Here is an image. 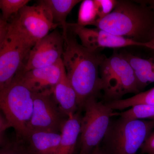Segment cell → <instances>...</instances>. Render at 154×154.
Segmentation results:
<instances>
[{
	"label": "cell",
	"mask_w": 154,
	"mask_h": 154,
	"mask_svg": "<svg viewBox=\"0 0 154 154\" xmlns=\"http://www.w3.org/2000/svg\"><path fill=\"white\" fill-rule=\"evenodd\" d=\"M0 107L5 118L16 132L17 140L25 141L33 108V93L15 76L0 90Z\"/></svg>",
	"instance_id": "5b68a950"
},
{
	"label": "cell",
	"mask_w": 154,
	"mask_h": 154,
	"mask_svg": "<svg viewBox=\"0 0 154 154\" xmlns=\"http://www.w3.org/2000/svg\"><path fill=\"white\" fill-rule=\"evenodd\" d=\"M147 43L154 44V26L152 30L151 33L150 35L149 41Z\"/></svg>",
	"instance_id": "4316f807"
},
{
	"label": "cell",
	"mask_w": 154,
	"mask_h": 154,
	"mask_svg": "<svg viewBox=\"0 0 154 154\" xmlns=\"http://www.w3.org/2000/svg\"><path fill=\"white\" fill-rule=\"evenodd\" d=\"M83 109L79 154H91L102 143L115 113L106 103L98 101L97 97L88 99Z\"/></svg>",
	"instance_id": "52a82bcc"
},
{
	"label": "cell",
	"mask_w": 154,
	"mask_h": 154,
	"mask_svg": "<svg viewBox=\"0 0 154 154\" xmlns=\"http://www.w3.org/2000/svg\"><path fill=\"white\" fill-rule=\"evenodd\" d=\"M94 26L116 36L147 43L154 26V13L140 1H117L112 12Z\"/></svg>",
	"instance_id": "7a4b0ae2"
},
{
	"label": "cell",
	"mask_w": 154,
	"mask_h": 154,
	"mask_svg": "<svg viewBox=\"0 0 154 154\" xmlns=\"http://www.w3.org/2000/svg\"><path fill=\"white\" fill-rule=\"evenodd\" d=\"M63 68L61 59L50 66L18 72L15 76L31 92L39 93L52 90L60 79Z\"/></svg>",
	"instance_id": "7c38bea8"
},
{
	"label": "cell",
	"mask_w": 154,
	"mask_h": 154,
	"mask_svg": "<svg viewBox=\"0 0 154 154\" xmlns=\"http://www.w3.org/2000/svg\"><path fill=\"white\" fill-rule=\"evenodd\" d=\"M54 98L63 113L69 117L79 111L76 94L63 66L59 81L52 88Z\"/></svg>",
	"instance_id": "5bb4252c"
},
{
	"label": "cell",
	"mask_w": 154,
	"mask_h": 154,
	"mask_svg": "<svg viewBox=\"0 0 154 154\" xmlns=\"http://www.w3.org/2000/svg\"><path fill=\"white\" fill-rule=\"evenodd\" d=\"M91 154H107L102 149L101 146H99L96 148Z\"/></svg>",
	"instance_id": "484cf974"
},
{
	"label": "cell",
	"mask_w": 154,
	"mask_h": 154,
	"mask_svg": "<svg viewBox=\"0 0 154 154\" xmlns=\"http://www.w3.org/2000/svg\"><path fill=\"white\" fill-rule=\"evenodd\" d=\"M99 72L106 102L121 100L126 94L140 93L134 70L124 54L115 51L106 57Z\"/></svg>",
	"instance_id": "8992f818"
},
{
	"label": "cell",
	"mask_w": 154,
	"mask_h": 154,
	"mask_svg": "<svg viewBox=\"0 0 154 154\" xmlns=\"http://www.w3.org/2000/svg\"><path fill=\"white\" fill-rule=\"evenodd\" d=\"M124 54L134 70L140 91L154 82V59H146L129 53Z\"/></svg>",
	"instance_id": "e0dca14e"
},
{
	"label": "cell",
	"mask_w": 154,
	"mask_h": 154,
	"mask_svg": "<svg viewBox=\"0 0 154 154\" xmlns=\"http://www.w3.org/2000/svg\"><path fill=\"white\" fill-rule=\"evenodd\" d=\"M80 0H42L38 2L43 4L49 11L53 22L60 25L63 29V35L68 33L66 20L68 15Z\"/></svg>",
	"instance_id": "2e32d148"
},
{
	"label": "cell",
	"mask_w": 154,
	"mask_h": 154,
	"mask_svg": "<svg viewBox=\"0 0 154 154\" xmlns=\"http://www.w3.org/2000/svg\"><path fill=\"white\" fill-rule=\"evenodd\" d=\"M64 43L63 34L54 29L36 42L19 72H26L56 63L62 57Z\"/></svg>",
	"instance_id": "30bf717a"
},
{
	"label": "cell",
	"mask_w": 154,
	"mask_h": 154,
	"mask_svg": "<svg viewBox=\"0 0 154 154\" xmlns=\"http://www.w3.org/2000/svg\"><path fill=\"white\" fill-rule=\"evenodd\" d=\"M29 2V0H1L0 8L2 11L1 19L8 22L12 16L17 15Z\"/></svg>",
	"instance_id": "44dd1931"
},
{
	"label": "cell",
	"mask_w": 154,
	"mask_h": 154,
	"mask_svg": "<svg viewBox=\"0 0 154 154\" xmlns=\"http://www.w3.org/2000/svg\"><path fill=\"white\" fill-rule=\"evenodd\" d=\"M33 93V114L28 130L60 133L68 117L61 111L53 95L52 90Z\"/></svg>",
	"instance_id": "ba28073f"
},
{
	"label": "cell",
	"mask_w": 154,
	"mask_h": 154,
	"mask_svg": "<svg viewBox=\"0 0 154 154\" xmlns=\"http://www.w3.org/2000/svg\"><path fill=\"white\" fill-rule=\"evenodd\" d=\"M117 2L116 0H94L98 20L110 14L115 8Z\"/></svg>",
	"instance_id": "603a6c76"
},
{
	"label": "cell",
	"mask_w": 154,
	"mask_h": 154,
	"mask_svg": "<svg viewBox=\"0 0 154 154\" xmlns=\"http://www.w3.org/2000/svg\"><path fill=\"white\" fill-rule=\"evenodd\" d=\"M78 111L70 116L61 131L60 141L57 154H74L81 131L82 116Z\"/></svg>",
	"instance_id": "9a60e30c"
},
{
	"label": "cell",
	"mask_w": 154,
	"mask_h": 154,
	"mask_svg": "<svg viewBox=\"0 0 154 154\" xmlns=\"http://www.w3.org/2000/svg\"><path fill=\"white\" fill-rule=\"evenodd\" d=\"M147 48L154 51V44L148 43V46Z\"/></svg>",
	"instance_id": "83f0119b"
},
{
	"label": "cell",
	"mask_w": 154,
	"mask_h": 154,
	"mask_svg": "<svg viewBox=\"0 0 154 154\" xmlns=\"http://www.w3.org/2000/svg\"><path fill=\"white\" fill-rule=\"evenodd\" d=\"M105 103L113 110H124L137 105H154V87L148 91L140 92L128 99Z\"/></svg>",
	"instance_id": "ac0fdd59"
},
{
	"label": "cell",
	"mask_w": 154,
	"mask_h": 154,
	"mask_svg": "<svg viewBox=\"0 0 154 154\" xmlns=\"http://www.w3.org/2000/svg\"><path fill=\"white\" fill-rule=\"evenodd\" d=\"M115 115L129 119H154V105H136Z\"/></svg>",
	"instance_id": "ffe728a7"
},
{
	"label": "cell",
	"mask_w": 154,
	"mask_h": 154,
	"mask_svg": "<svg viewBox=\"0 0 154 154\" xmlns=\"http://www.w3.org/2000/svg\"><path fill=\"white\" fill-rule=\"evenodd\" d=\"M141 2L145 4L154 13V0L149 1H140Z\"/></svg>",
	"instance_id": "d4e9b609"
},
{
	"label": "cell",
	"mask_w": 154,
	"mask_h": 154,
	"mask_svg": "<svg viewBox=\"0 0 154 154\" xmlns=\"http://www.w3.org/2000/svg\"><path fill=\"white\" fill-rule=\"evenodd\" d=\"M67 26L72 33L79 36L84 47L93 51H101L105 48L147 47V43L137 42L130 38L116 36L99 28H87L77 23H68Z\"/></svg>",
	"instance_id": "8fae6325"
},
{
	"label": "cell",
	"mask_w": 154,
	"mask_h": 154,
	"mask_svg": "<svg viewBox=\"0 0 154 154\" xmlns=\"http://www.w3.org/2000/svg\"><path fill=\"white\" fill-rule=\"evenodd\" d=\"M13 19L18 28L36 43L59 26L54 22L47 8L39 2L37 5L25 6Z\"/></svg>",
	"instance_id": "9c48e42d"
},
{
	"label": "cell",
	"mask_w": 154,
	"mask_h": 154,
	"mask_svg": "<svg viewBox=\"0 0 154 154\" xmlns=\"http://www.w3.org/2000/svg\"><path fill=\"white\" fill-rule=\"evenodd\" d=\"M98 20L94 0L83 1L80 7L77 24L85 27L87 25H94Z\"/></svg>",
	"instance_id": "d6986e66"
},
{
	"label": "cell",
	"mask_w": 154,
	"mask_h": 154,
	"mask_svg": "<svg viewBox=\"0 0 154 154\" xmlns=\"http://www.w3.org/2000/svg\"><path fill=\"white\" fill-rule=\"evenodd\" d=\"M60 137V133L30 130L23 141L30 154H57Z\"/></svg>",
	"instance_id": "4fadbf2b"
},
{
	"label": "cell",
	"mask_w": 154,
	"mask_h": 154,
	"mask_svg": "<svg viewBox=\"0 0 154 154\" xmlns=\"http://www.w3.org/2000/svg\"><path fill=\"white\" fill-rule=\"evenodd\" d=\"M154 129V119H111L102 148L107 154H137Z\"/></svg>",
	"instance_id": "277c9868"
},
{
	"label": "cell",
	"mask_w": 154,
	"mask_h": 154,
	"mask_svg": "<svg viewBox=\"0 0 154 154\" xmlns=\"http://www.w3.org/2000/svg\"><path fill=\"white\" fill-rule=\"evenodd\" d=\"M1 147L0 154H30L25 142L22 140H9Z\"/></svg>",
	"instance_id": "7402d4cb"
},
{
	"label": "cell",
	"mask_w": 154,
	"mask_h": 154,
	"mask_svg": "<svg viewBox=\"0 0 154 154\" xmlns=\"http://www.w3.org/2000/svg\"><path fill=\"white\" fill-rule=\"evenodd\" d=\"M140 149L142 154H154V129L149 135Z\"/></svg>",
	"instance_id": "cb8c5ba5"
},
{
	"label": "cell",
	"mask_w": 154,
	"mask_h": 154,
	"mask_svg": "<svg viewBox=\"0 0 154 154\" xmlns=\"http://www.w3.org/2000/svg\"><path fill=\"white\" fill-rule=\"evenodd\" d=\"M64 48L63 63L67 76L76 94L79 111L88 99L97 97L102 90L100 65L106 56L101 51L86 48L68 32L63 35Z\"/></svg>",
	"instance_id": "6da1fadb"
},
{
	"label": "cell",
	"mask_w": 154,
	"mask_h": 154,
	"mask_svg": "<svg viewBox=\"0 0 154 154\" xmlns=\"http://www.w3.org/2000/svg\"><path fill=\"white\" fill-rule=\"evenodd\" d=\"M35 44L13 19H0V90L12 82Z\"/></svg>",
	"instance_id": "3957f363"
}]
</instances>
